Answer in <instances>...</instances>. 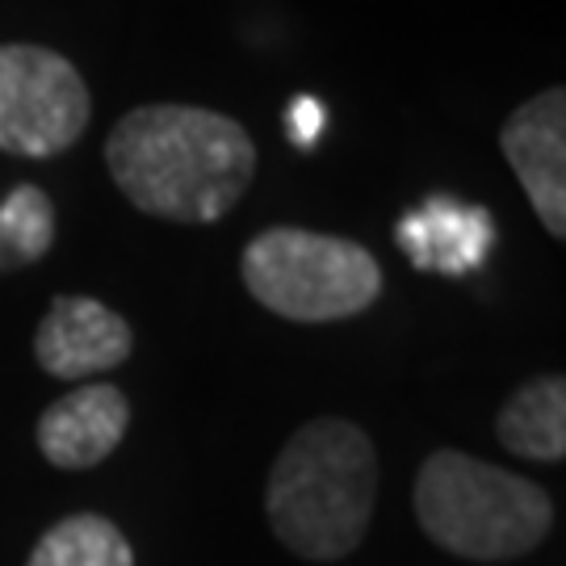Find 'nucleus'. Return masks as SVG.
Instances as JSON below:
<instances>
[{"label": "nucleus", "mask_w": 566, "mask_h": 566, "mask_svg": "<svg viewBox=\"0 0 566 566\" xmlns=\"http://www.w3.org/2000/svg\"><path fill=\"white\" fill-rule=\"evenodd\" d=\"M416 521L470 563H512L546 542L554 504L537 483L458 449H437L416 474Z\"/></svg>", "instance_id": "3"}, {"label": "nucleus", "mask_w": 566, "mask_h": 566, "mask_svg": "<svg viewBox=\"0 0 566 566\" xmlns=\"http://www.w3.org/2000/svg\"><path fill=\"white\" fill-rule=\"evenodd\" d=\"M88 84L60 51L9 42L0 46V151L46 160L88 130Z\"/></svg>", "instance_id": "5"}, {"label": "nucleus", "mask_w": 566, "mask_h": 566, "mask_svg": "<svg viewBox=\"0 0 566 566\" xmlns=\"http://www.w3.org/2000/svg\"><path fill=\"white\" fill-rule=\"evenodd\" d=\"M55 243V206L39 185H18L0 202V273L39 264Z\"/></svg>", "instance_id": "12"}, {"label": "nucleus", "mask_w": 566, "mask_h": 566, "mask_svg": "<svg viewBox=\"0 0 566 566\" xmlns=\"http://www.w3.org/2000/svg\"><path fill=\"white\" fill-rule=\"evenodd\" d=\"M105 164L135 210L202 227L240 206L256 177V147L219 109L164 102L139 105L114 126Z\"/></svg>", "instance_id": "1"}, {"label": "nucleus", "mask_w": 566, "mask_h": 566, "mask_svg": "<svg viewBox=\"0 0 566 566\" xmlns=\"http://www.w3.org/2000/svg\"><path fill=\"white\" fill-rule=\"evenodd\" d=\"M395 243L416 269H437L458 277L486 261L495 243V219L486 206H465L449 193H432L420 210L399 219Z\"/></svg>", "instance_id": "9"}, {"label": "nucleus", "mask_w": 566, "mask_h": 566, "mask_svg": "<svg viewBox=\"0 0 566 566\" xmlns=\"http://www.w3.org/2000/svg\"><path fill=\"white\" fill-rule=\"evenodd\" d=\"M504 160L554 240H566V93L546 88L507 114Z\"/></svg>", "instance_id": "6"}, {"label": "nucleus", "mask_w": 566, "mask_h": 566, "mask_svg": "<svg viewBox=\"0 0 566 566\" xmlns=\"http://www.w3.org/2000/svg\"><path fill=\"white\" fill-rule=\"evenodd\" d=\"M495 437L507 453L528 462H563L566 458V378L546 374L525 382L495 420Z\"/></svg>", "instance_id": "10"}, {"label": "nucleus", "mask_w": 566, "mask_h": 566, "mask_svg": "<svg viewBox=\"0 0 566 566\" xmlns=\"http://www.w3.org/2000/svg\"><path fill=\"white\" fill-rule=\"evenodd\" d=\"M126 424H130V403L118 386L88 382L42 411L39 449L60 470H88L122 446Z\"/></svg>", "instance_id": "8"}, {"label": "nucleus", "mask_w": 566, "mask_h": 566, "mask_svg": "<svg viewBox=\"0 0 566 566\" xmlns=\"http://www.w3.org/2000/svg\"><path fill=\"white\" fill-rule=\"evenodd\" d=\"M25 566H135V549L114 521L81 512L46 528Z\"/></svg>", "instance_id": "11"}, {"label": "nucleus", "mask_w": 566, "mask_h": 566, "mask_svg": "<svg viewBox=\"0 0 566 566\" xmlns=\"http://www.w3.org/2000/svg\"><path fill=\"white\" fill-rule=\"evenodd\" d=\"M378 504V453L357 424L324 416L303 424L269 470L264 512L290 554L311 563L348 558Z\"/></svg>", "instance_id": "2"}, {"label": "nucleus", "mask_w": 566, "mask_h": 566, "mask_svg": "<svg viewBox=\"0 0 566 566\" xmlns=\"http://www.w3.org/2000/svg\"><path fill=\"white\" fill-rule=\"evenodd\" d=\"M135 348V332L114 306L84 298V294H60L46 306L39 332H34V357L51 378L81 382L93 374L118 369Z\"/></svg>", "instance_id": "7"}, {"label": "nucleus", "mask_w": 566, "mask_h": 566, "mask_svg": "<svg viewBox=\"0 0 566 566\" xmlns=\"http://www.w3.org/2000/svg\"><path fill=\"white\" fill-rule=\"evenodd\" d=\"M324 105H319V97H294L290 102V109H285V130H290V139H294V147H315L319 143V135H324Z\"/></svg>", "instance_id": "13"}, {"label": "nucleus", "mask_w": 566, "mask_h": 566, "mask_svg": "<svg viewBox=\"0 0 566 566\" xmlns=\"http://www.w3.org/2000/svg\"><path fill=\"white\" fill-rule=\"evenodd\" d=\"M248 294L294 324L353 319L382 298V264L361 243L306 227H269L243 248Z\"/></svg>", "instance_id": "4"}]
</instances>
